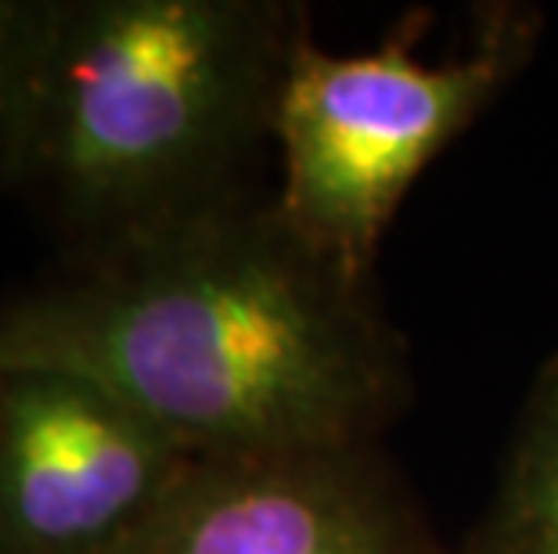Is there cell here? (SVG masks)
I'll return each mask as SVG.
<instances>
[{"mask_svg": "<svg viewBox=\"0 0 558 554\" xmlns=\"http://www.w3.org/2000/svg\"><path fill=\"white\" fill-rule=\"evenodd\" d=\"M109 389L195 457L383 443L408 349L372 281L245 198L0 296V371Z\"/></svg>", "mask_w": 558, "mask_h": 554, "instance_id": "1", "label": "cell"}, {"mask_svg": "<svg viewBox=\"0 0 558 554\" xmlns=\"http://www.w3.org/2000/svg\"><path fill=\"white\" fill-rule=\"evenodd\" d=\"M116 554H450L383 443L195 457Z\"/></svg>", "mask_w": 558, "mask_h": 554, "instance_id": "5", "label": "cell"}, {"mask_svg": "<svg viewBox=\"0 0 558 554\" xmlns=\"http://www.w3.org/2000/svg\"><path fill=\"white\" fill-rule=\"evenodd\" d=\"M306 37L295 0H54L11 192L58 263L256 198Z\"/></svg>", "mask_w": 558, "mask_h": 554, "instance_id": "2", "label": "cell"}, {"mask_svg": "<svg viewBox=\"0 0 558 554\" xmlns=\"http://www.w3.org/2000/svg\"><path fill=\"white\" fill-rule=\"evenodd\" d=\"M54 0H0V192H11Z\"/></svg>", "mask_w": 558, "mask_h": 554, "instance_id": "7", "label": "cell"}, {"mask_svg": "<svg viewBox=\"0 0 558 554\" xmlns=\"http://www.w3.org/2000/svg\"><path fill=\"white\" fill-rule=\"evenodd\" d=\"M526 51L530 33L512 22L454 62H422L400 40L336 54L306 37L275 115L278 213L317 253L372 281L414 181L512 84Z\"/></svg>", "mask_w": 558, "mask_h": 554, "instance_id": "3", "label": "cell"}, {"mask_svg": "<svg viewBox=\"0 0 558 554\" xmlns=\"http://www.w3.org/2000/svg\"><path fill=\"white\" fill-rule=\"evenodd\" d=\"M461 554H558V353L530 385L497 493Z\"/></svg>", "mask_w": 558, "mask_h": 554, "instance_id": "6", "label": "cell"}, {"mask_svg": "<svg viewBox=\"0 0 558 554\" xmlns=\"http://www.w3.org/2000/svg\"><path fill=\"white\" fill-rule=\"evenodd\" d=\"M192 461L109 389L0 371V554H116Z\"/></svg>", "mask_w": 558, "mask_h": 554, "instance_id": "4", "label": "cell"}]
</instances>
